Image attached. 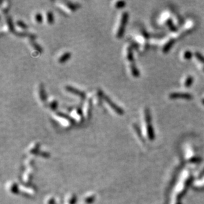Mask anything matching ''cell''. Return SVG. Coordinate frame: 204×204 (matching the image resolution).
<instances>
[{"instance_id":"cell-1","label":"cell","mask_w":204,"mask_h":204,"mask_svg":"<svg viewBox=\"0 0 204 204\" xmlns=\"http://www.w3.org/2000/svg\"><path fill=\"white\" fill-rule=\"evenodd\" d=\"M132 46H128L126 50V58L129 63V68H130L132 75L135 77H137L139 76V72L137 70L136 65H135L134 59L133 56V52H132Z\"/></svg>"},{"instance_id":"cell-2","label":"cell","mask_w":204,"mask_h":204,"mask_svg":"<svg viewBox=\"0 0 204 204\" xmlns=\"http://www.w3.org/2000/svg\"><path fill=\"white\" fill-rule=\"evenodd\" d=\"M127 19H128V13L127 12H124L122 15L120 21L118 28L117 29L116 34V37L118 38V39H120L124 35L125 27H126V25L127 23Z\"/></svg>"},{"instance_id":"cell-3","label":"cell","mask_w":204,"mask_h":204,"mask_svg":"<svg viewBox=\"0 0 204 204\" xmlns=\"http://www.w3.org/2000/svg\"><path fill=\"white\" fill-rule=\"evenodd\" d=\"M103 99L108 104V106L110 107V108L113 109L116 113L119 114V115H122V114L124 113L123 109L120 108V106H118L117 104H116L113 101H112V100H110V99L109 98V97H108L106 95H104V93L103 94Z\"/></svg>"},{"instance_id":"cell-4","label":"cell","mask_w":204,"mask_h":204,"mask_svg":"<svg viewBox=\"0 0 204 204\" xmlns=\"http://www.w3.org/2000/svg\"><path fill=\"white\" fill-rule=\"evenodd\" d=\"M56 116L58 118H59L61 121H62V124H63V125H66V126H70V125L73 124L74 122L72 118L69 117L65 114L60 113V112H58V113L56 114Z\"/></svg>"},{"instance_id":"cell-5","label":"cell","mask_w":204,"mask_h":204,"mask_svg":"<svg viewBox=\"0 0 204 204\" xmlns=\"http://www.w3.org/2000/svg\"><path fill=\"white\" fill-rule=\"evenodd\" d=\"M65 90L68 92H70L71 94H74L76 96H78L79 97L81 98V99L85 98V93L83 91L79 90V89L73 87L72 86L67 85L65 86Z\"/></svg>"},{"instance_id":"cell-6","label":"cell","mask_w":204,"mask_h":204,"mask_svg":"<svg viewBox=\"0 0 204 204\" xmlns=\"http://www.w3.org/2000/svg\"><path fill=\"white\" fill-rule=\"evenodd\" d=\"M169 97L170 98H186L190 99L192 98V95L189 93H172L169 95Z\"/></svg>"},{"instance_id":"cell-7","label":"cell","mask_w":204,"mask_h":204,"mask_svg":"<svg viewBox=\"0 0 204 204\" xmlns=\"http://www.w3.org/2000/svg\"><path fill=\"white\" fill-rule=\"evenodd\" d=\"M62 3L63 4V7H66L69 11H74L76 9H77L78 7H79L80 5L79 4L73 3L71 1H63Z\"/></svg>"},{"instance_id":"cell-8","label":"cell","mask_w":204,"mask_h":204,"mask_svg":"<svg viewBox=\"0 0 204 204\" xmlns=\"http://www.w3.org/2000/svg\"><path fill=\"white\" fill-rule=\"evenodd\" d=\"M39 96H40V99L41 100V101L43 103H44L46 101V93H45V91H44V85H43V84H40L39 85Z\"/></svg>"},{"instance_id":"cell-9","label":"cell","mask_w":204,"mask_h":204,"mask_svg":"<svg viewBox=\"0 0 204 204\" xmlns=\"http://www.w3.org/2000/svg\"><path fill=\"white\" fill-rule=\"evenodd\" d=\"M91 100H88L87 103L85 110L83 111V114H85V116L86 118H89V117L91 116Z\"/></svg>"},{"instance_id":"cell-10","label":"cell","mask_w":204,"mask_h":204,"mask_svg":"<svg viewBox=\"0 0 204 204\" xmlns=\"http://www.w3.org/2000/svg\"><path fill=\"white\" fill-rule=\"evenodd\" d=\"M71 57V53L70 52H66L61 56L58 60V62L60 63H64L66 61H68Z\"/></svg>"},{"instance_id":"cell-11","label":"cell","mask_w":204,"mask_h":204,"mask_svg":"<svg viewBox=\"0 0 204 204\" xmlns=\"http://www.w3.org/2000/svg\"><path fill=\"white\" fill-rule=\"evenodd\" d=\"M46 21L49 24H52L53 23V15L52 11H48L46 12Z\"/></svg>"},{"instance_id":"cell-12","label":"cell","mask_w":204,"mask_h":204,"mask_svg":"<svg viewBox=\"0 0 204 204\" xmlns=\"http://www.w3.org/2000/svg\"><path fill=\"white\" fill-rule=\"evenodd\" d=\"M173 43H174V40H170L164 46V47H163V52H167V51L170 49V47H171V46L172 45Z\"/></svg>"},{"instance_id":"cell-13","label":"cell","mask_w":204,"mask_h":204,"mask_svg":"<svg viewBox=\"0 0 204 204\" xmlns=\"http://www.w3.org/2000/svg\"><path fill=\"white\" fill-rule=\"evenodd\" d=\"M192 82H193V77L192 76H188L184 82V86L186 87H190L191 85H192Z\"/></svg>"},{"instance_id":"cell-14","label":"cell","mask_w":204,"mask_h":204,"mask_svg":"<svg viewBox=\"0 0 204 204\" xmlns=\"http://www.w3.org/2000/svg\"><path fill=\"white\" fill-rule=\"evenodd\" d=\"M34 19L37 23H42V19H43L42 15L40 14V13H36L34 15Z\"/></svg>"},{"instance_id":"cell-15","label":"cell","mask_w":204,"mask_h":204,"mask_svg":"<svg viewBox=\"0 0 204 204\" xmlns=\"http://www.w3.org/2000/svg\"><path fill=\"white\" fill-rule=\"evenodd\" d=\"M30 42H31V44L32 45L33 48H34V49L37 51V52H42V48L39 44H37V43H34V42L33 41V40H30Z\"/></svg>"},{"instance_id":"cell-16","label":"cell","mask_w":204,"mask_h":204,"mask_svg":"<svg viewBox=\"0 0 204 204\" xmlns=\"http://www.w3.org/2000/svg\"><path fill=\"white\" fill-rule=\"evenodd\" d=\"M126 6V2L124 1H118L115 3V7L118 9H120Z\"/></svg>"},{"instance_id":"cell-17","label":"cell","mask_w":204,"mask_h":204,"mask_svg":"<svg viewBox=\"0 0 204 204\" xmlns=\"http://www.w3.org/2000/svg\"><path fill=\"white\" fill-rule=\"evenodd\" d=\"M195 56L196 57V58H197L199 61H200L201 62H202L204 63V56L202 54H201V53H199V52H196Z\"/></svg>"},{"instance_id":"cell-18","label":"cell","mask_w":204,"mask_h":204,"mask_svg":"<svg viewBox=\"0 0 204 204\" xmlns=\"http://www.w3.org/2000/svg\"><path fill=\"white\" fill-rule=\"evenodd\" d=\"M17 25L18 27H19L20 28H21V29H27V25L25 24V23L23 22L22 21H17Z\"/></svg>"},{"instance_id":"cell-19","label":"cell","mask_w":204,"mask_h":204,"mask_svg":"<svg viewBox=\"0 0 204 204\" xmlns=\"http://www.w3.org/2000/svg\"><path fill=\"white\" fill-rule=\"evenodd\" d=\"M58 106V102L56 100H53L50 103V107L52 110H55Z\"/></svg>"},{"instance_id":"cell-20","label":"cell","mask_w":204,"mask_h":204,"mask_svg":"<svg viewBox=\"0 0 204 204\" xmlns=\"http://www.w3.org/2000/svg\"><path fill=\"white\" fill-rule=\"evenodd\" d=\"M191 56H192V53H191V52H189V51H186V52L184 53V56L185 59H190Z\"/></svg>"},{"instance_id":"cell-21","label":"cell","mask_w":204,"mask_h":204,"mask_svg":"<svg viewBox=\"0 0 204 204\" xmlns=\"http://www.w3.org/2000/svg\"><path fill=\"white\" fill-rule=\"evenodd\" d=\"M203 104H204V100L203 101Z\"/></svg>"},{"instance_id":"cell-22","label":"cell","mask_w":204,"mask_h":204,"mask_svg":"<svg viewBox=\"0 0 204 204\" xmlns=\"http://www.w3.org/2000/svg\"><path fill=\"white\" fill-rule=\"evenodd\" d=\"M203 70H204V68H203Z\"/></svg>"}]
</instances>
